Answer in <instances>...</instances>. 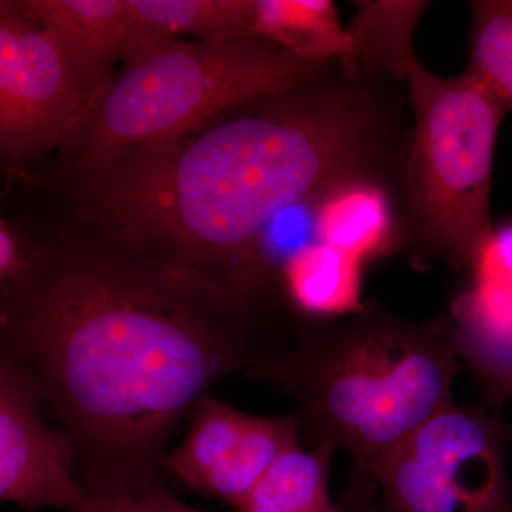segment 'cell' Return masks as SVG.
<instances>
[{
    "label": "cell",
    "mask_w": 512,
    "mask_h": 512,
    "mask_svg": "<svg viewBox=\"0 0 512 512\" xmlns=\"http://www.w3.org/2000/svg\"><path fill=\"white\" fill-rule=\"evenodd\" d=\"M256 313L217 285L90 227L30 247L2 288L0 362L76 450L87 495L167 487L165 447L224 377L271 352Z\"/></svg>",
    "instance_id": "cell-1"
},
{
    "label": "cell",
    "mask_w": 512,
    "mask_h": 512,
    "mask_svg": "<svg viewBox=\"0 0 512 512\" xmlns=\"http://www.w3.org/2000/svg\"><path fill=\"white\" fill-rule=\"evenodd\" d=\"M376 131L362 90L309 83L131 151L80 200L90 227L259 313L279 289L262 254L271 222L365 173Z\"/></svg>",
    "instance_id": "cell-2"
},
{
    "label": "cell",
    "mask_w": 512,
    "mask_h": 512,
    "mask_svg": "<svg viewBox=\"0 0 512 512\" xmlns=\"http://www.w3.org/2000/svg\"><path fill=\"white\" fill-rule=\"evenodd\" d=\"M464 367L457 328L447 320L413 322L366 306L348 322L299 330L247 377L291 397L309 447L350 454L342 497L355 501L414 431L453 404Z\"/></svg>",
    "instance_id": "cell-3"
},
{
    "label": "cell",
    "mask_w": 512,
    "mask_h": 512,
    "mask_svg": "<svg viewBox=\"0 0 512 512\" xmlns=\"http://www.w3.org/2000/svg\"><path fill=\"white\" fill-rule=\"evenodd\" d=\"M123 62L86 126L62 153L79 195L131 151L306 86L322 66L255 35L212 43L150 32L128 46Z\"/></svg>",
    "instance_id": "cell-4"
},
{
    "label": "cell",
    "mask_w": 512,
    "mask_h": 512,
    "mask_svg": "<svg viewBox=\"0 0 512 512\" xmlns=\"http://www.w3.org/2000/svg\"><path fill=\"white\" fill-rule=\"evenodd\" d=\"M404 79L416 116L406 177L414 227L433 254L470 269L494 229L495 144L510 110L471 72L447 79L417 59Z\"/></svg>",
    "instance_id": "cell-5"
},
{
    "label": "cell",
    "mask_w": 512,
    "mask_h": 512,
    "mask_svg": "<svg viewBox=\"0 0 512 512\" xmlns=\"http://www.w3.org/2000/svg\"><path fill=\"white\" fill-rule=\"evenodd\" d=\"M512 423L500 407L454 404L414 431L348 512H512Z\"/></svg>",
    "instance_id": "cell-6"
},
{
    "label": "cell",
    "mask_w": 512,
    "mask_h": 512,
    "mask_svg": "<svg viewBox=\"0 0 512 512\" xmlns=\"http://www.w3.org/2000/svg\"><path fill=\"white\" fill-rule=\"evenodd\" d=\"M106 87L37 23L22 2H0V154L19 170L62 154L92 117Z\"/></svg>",
    "instance_id": "cell-7"
},
{
    "label": "cell",
    "mask_w": 512,
    "mask_h": 512,
    "mask_svg": "<svg viewBox=\"0 0 512 512\" xmlns=\"http://www.w3.org/2000/svg\"><path fill=\"white\" fill-rule=\"evenodd\" d=\"M32 384L0 362V498L26 510L90 512L70 437L43 417Z\"/></svg>",
    "instance_id": "cell-8"
},
{
    "label": "cell",
    "mask_w": 512,
    "mask_h": 512,
    "mask_svg": "<svg viewBox=\"0 0 512 512\" xmlns=\"http://www.w3.org/2000/svg\"><path fill=\"white\" fill-rule=\"evenodd\" d=\"M29 15L52 32L90 76L109 89L111 67L146 33L128 0H23Z\"/></svg>",
    "instance_id": "cell-9"
},
{
    "label": "cell",
    "mask_w": 512,
    "mask_h": 512,
    "mask_svg": "<svg viewBox=\"0 0 512 512\" xmlns=\"http://www.w3.org/2000/svg\"><path fill=\"white\" fill-rule=\"evenodd\" d=\"M468 271L470 288L453 303L461 342L512 356V224L491 231Z\"/></svg>",
    "instance_id": "cell-10"
},
{
    "label": "cell",
    "mask_w": 512,
    "mask_h": 512,
    "mask_svg": "<svg viewBox=\"0 0 512 512\" xmlns=\"http://www.w3.org/2000/svg\"><path fill=\"white\" fill-rule=\"evenodd\" d=\"M319 242L362 264L392 251L396 225L386 190L366 173L350 175L319 198L315 210Z\"/></svg>",
    "instance_id": "cell-11"
},
{
    "label": "cell",
    "mask_w": 512,
    "mask_h": 512,
    "mask_svg": "<svg viewBox=\"0 0 512 512\" xmlns=\"http://www.w3.org/2000/svg\"><path fill=\"white\" fill-rule=\"evenodd\" d=\"M252 35L306 62L338 59L353 76V47L329 0H255Z\"/></svg>",
    "instance_id": "cell-12"
},
{
    "label": "cell",
    "mask_w": 512,
    "mask_h": 512,
    "mask_svg": "<svg viewBox=\"0 0 512 512\" xmlns=\"http://www.w3.org/2000/svg\"><path fill=\"white\" fill-rule=\"evenodd\" d=\"M363 264L335 247L313 242L285 262L282 292L303 315L313 318L357 315L362 303Z\"/></svg>",
    "instance_id": "cell-13"
},
{
    "label": "cell",
    "mask_w": 512,
    "mask_h": 512,
    "mask_svg": "<svg viewBox=\"0 0 512 512\" xmlns=\"http://www.w3.org/2000/svg\"><path fill=\"white\" fill-rule=\"evenodd\" d=\"M356 5L355 18L348 28L353 47V76L366 70L404 79L417 60L412 37L427 2L367 0Z\"/></svg>",
    "instance_id": "cell-14"
},
{
    "label": "cell",
    "mask_w": 512,
    "mask_h": 512,
    "mask_svg": "<svg viewBox=\"0 0 512 512\" xmlns=\"http://www.w3.org/2000/svg\"><path fill=\"white\" fill-rule=\"evenodd\" d=\"M336 448L320 444L305 451L296 446L269 468L237 512H348L333 503L329 470Z\"/></svg>",
    "instance_id": "cell-15"
},
{
    "label": "cell",
    "mask_w": 512,
    "mask_h": 512,
    "mask_svg": "<svg viewBox=\"0 0 512 512\" xmlns=\"http://www.w3.org/2000/svg\"><path fill=\"white\" fill-rule=\"evenodd\" d=\"M191 417L187 437L165 456L163 470L191 490L204 494L241 443L248 414L210 394L198 403Z\"/></svg>",
    "instance_id": "cell-16"
},
{
    "label": "cell",
    "mask_w": 512,
    "mask_h": 512,
    "mask_svg": "<svg viewBox=\"0 0 512 512\" xmlns=\"http://www.w3.org/2000/svg\"><path fill=\"white\" fill-rule=\"evenodd\" d=\"M147 32L180 39L225 43L252 36L255 0H128Z\"/></svg>",
    "instance_id": "cell-17"
},
{
    "label": "cell",
    "mask_w": 512,
    "mask_h": 512,
    "mask_svg": "<svg viewBox=\"0 0 512 512\" xmlns=\"http://www.w3.org/2000/svg\"><path fill=\"white\" fill-rule=\"evenodd\" d=\"M468 72L476 74L512 110V0L474 3Z\"/></svg>",
    "instance_id": "cell-18"
},
{
    "label": "cell",
    "mask_w": 512,
    "mask_h": 512,
    "mask_svg": "<svg viewBox=\"0 0 512 512\" xmlns=\"http://www.w3.org/2000/svg\"><path fill=\"white\" fill-rule=\"evenodd\" d=\"M464 365L473 372L481 389V402L501 407L512 400V356L488 352L460 340Z\"/></svg>",
    "instance_id": "cell-19"
},
{
    "label": "cell",
    "mask_w": 512,
    "mask_h": 512,
    "mask_svg": "<svg viewBox=\"0 0 512 512\" xmlns=\"http://www.w3.org/2000/svg\"><path fill=\"white\" fill-rule=\"evenodd\" d=\"M90 512H201L178 500L168 487L147 494L89 495Z\"/></svg>",
    "instance_id": "cell-20"
},
{
    "label": "cell",
    "mask_w": 512,
    "mask_h": 512,
    "mask_svg": "<svg viewBox=\"0 0 512 512\" xmlns=\"http://www.w3.org/2000/svg\"><path fill=\"white\" fill-rule=\"evenodd\" d=\"M29 252L18 231L5 220L0 221V288L18 281L28 265Z\"/></svg>",
    "instance_id": "cell-21"
}]
</instances>
